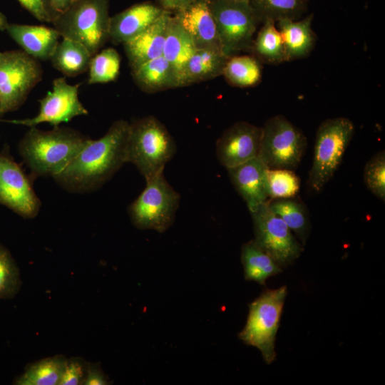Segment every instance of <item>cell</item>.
<instances>
[{"label": "cell", "mask_w": 385, "mask_h": 385, "mask_svg": "<svg viewBox=\"0 0 385 385\" xmlns=\"http://www.w3.org/2000/svg\"><path fill=\"white\" fill-rule=\"evenodd\" d=\"M130 123L115 121L106 134L87 143L78 155L53 178L65 190L77 193L95 190L126 163Z\"/></svg>", "instance_id": "6da1fadb"}, {"label": "cell", "mask_w": 385, "mask_h": 385, "mask_svg": "<svg viewBox=\"0 0 385 385\" xmlns=\"http://www.w3.org/2000/svg\"><path fill=\"white\" fill-rule=\"evenodd\" d=\"M78 0H42L44 10L51 23Z\"/></svg>", "instance_id": "d590c367"}, {"label": "cell", "mask_w": 385, "mask_h": 385, "mask_svg": "<svg viewBox=\"0 0 385 385\" xmlns=\"http://www.w3.org/2000/svg\"><path fill=\"white\" fill-rule=\"evenodd\" d=\"M165 11L150 1L132 5L111 16L109 41L115 45L124 43L148 29Z\"/></svg>", "instance_id": "2e32d148"}, {"label": "cell", "mask_w": 385, "mask_h": 385, "mask_svg": "<svg viewBox=\"0 0 385 385\" xmlns=\"http://www.w3.org/2000/svg\"><path fill=\"white\" fill-rule=\"evenodd\" d=\"M249 52L260 63L279 64L287 61L284 43L275 21L267 19L262 22Z\"/></svg>", "instance_id": "cb8c5ba5"}, {"label": "cell", "mask_w": 385, "mask_h": 385, "mask_svg": "<svg viewBox=\"0 0 385 385\" xmlns=\"http://www.w3.org/2000/svg\"><path fill=\"white\" fill-rule=\"evenodd\" d=\"M86 385H105L108 384V381L105 376L98 369L90 368L88 369L87 376L83 381Z\"/></svg>", "instance_id": "f35d334b"}, {"label": "cell", "mask_w": 385, "mask_h": 385, "mask_svg": "<svg viewBox=\"0 0 385 385\" xmlns=\"http://www.w3.org/2000/svg\"><path fill=\"white\" fill-rule=\"evenodd\" d=\"M85 380L83 366L77 359L67 360L59 385H78Z\"/></svg>", "instance_id": "e575fe53"}, {"label": "cell", "mask_w": 385, "mask_h": 385, "mask_svg": "<svg viewBox=\"0 0 385 385\" xmlns=\"http://www.w3.org/2000/svg\"><path fill=\"white\" fill-rule=\"evenodd\" d=\"M92 56L81 43L62 38L51 59L52 66L67 77H76L88 71Z\"/></svg>", "instance_id": "603a6c76"}, {"label": "cell", "mask_w": 385, "mask_h": 385, "mask_svg": "<svg viewBox=\"0 0 385 385\" xmlns=\"http://www.w3.org/2000/svg\"><path fill=\"white\" fill-rule=\"evenodd\" d=\"M241 260L245 279L256 282L262 285L265 284L269 277L282 271L275 260L254 240L242 245Z\"/></svg>", "instance_id": "484cf974"}, {"label": "cell", "mask_w": 385, "mask_h": 385, "mask_svg": "<svg viewBox=\"0 0 385 385\" xmlns=\"http://www.w3.org/2000/svg\"><path fill=\"white\" fill-rule=\"evenodd\" d=\"M287 287L264 291L249 305V314L239 338L257 348L267 364L276 358L275 338L287 296Z\"/></svg>", "instance_id": "8992f818"}, {"label": "cell", "mask_w": 385, "mask_h": 385, "mask_svg": "<svg viewBox=\"0 0 385 385\" xmlns=\"http://www.w3.org/2000/svg\"><path fill=\"white\" fill-rule=\"evenodd\" d=\"M195 0H156V4L164 10L174 12L184 8Z\"/></svg>", "instance_id": "74e56055"}, {"label": "cell", "mask_w": 385, "mask_h": 385, "mask_svg": "<svg viewBox=\"0 0 385 385\" xmlns=\"http://www.w3.org/2000/svg\"><path fill=\"white\" fill-rule=\"evenodd\" d=\"M228 58L222 51L197 48L181 73L179 86H188L222 76Z\"/></svg>", "instance_id": "44dd1931"}, {"label": "cell", "mask_w": 385, "mask_h": 385, "mask_svg": "<svg viewBox=\"0 0 385 385\" xmlns=\"http://www.w3.org/2000/svg\"><path fill=\"white\" fill-rule=\"evenodd\" d=\"M256 243L283 269L302 254V245L265 202L250 211Z\"/></svg>", "instance_id": "8fae6325"}, {"label": "cell", "mask_w": 385, "mask_h": 385, "mask_svg": "<svg viewBox=\"0 0 385 385\" xmlns=\"http://www.w3.org/2000/svg\"><path fill=\"white\" fill-rule=\"evenodd\" d=\"M20 284L19 268L10 252L0 244V299L14 297Z\"/></svg>", "instance_id": "d6a6232c"}, {"label": "cell", "mask_w": 385, "mask_h": 385, "mask_svg": "<svg viewBox=\"0 0 385 385\" xmlns=\"http://www.w3.org/2000/svg\"><path fill=\"white\" fill-rule=\"evenodd\" d=\"M175 152L174 139L165 125L155 116L130 123L126 163L133 164L145 180L163 173Z\"/></svg>", "instance_id": "3957f363"}, {"label": "cell", "mask_w": 385, "mask_h": 385, "mask_svg": "<svg viewBox=\"0 0 385 385\" xmlns=\"http://www.w3.org/2000/svg\"><path fill=\"white\" fill-rule=\"evenodd\" d=\"M180 200L163 172L146 180L144 190L128 207L129 215L136 227L163 232L173 223Z\"/></svg>", "instance_id": "ba28073f"}, {"label": "cell", "mask_w": 385, "mask_h": 385, "mask_svg": "<svg viewBox=\"0 0 385 385\" xmlns=\"http://www.w3.org/2000/svg\"><path fill=\"white\" fill-rule=\"evenodd\" d=\"M210 1H213V0H210ZM232 1H246V2L250 1V0H232Z\"/></svg>", "instance_id": "60d3db41"}, {"label": "cell", "mask_w": 385, "mask_h": 385, "mask_svg": "<svg viewBox=\"0 0 385 385\" xmlns=\"http://www.w3.org/2000/svg\"><path fill=\"white\" fill-rule=\"evenodd\" d=\"M267 166L259 157L227 168L230 179L250 211L268 200Z\"/></svg>", "instance_id": "e0dca14e"}, {"label": "cell", "mask_w": 385, "mask_h": 385, "mask_svg": "<svg viewBox=\"0 0 385 385\" xmlns=\"http://www.w3.org/2000/svg\"><path fill=\"white\" fill-rule=\"evenodd\" d=\"M354 132L347 118L337 117L324 120L316 133L312 165L307 183L319 192L339 168Z\"/></svg>", "instance_id": "5b68a950"}, {"label": "cell", "mask_w": 385, "mask_h": 385, "mask_svg": "<svg viewBox=\"0 0 385 385\" xmlns=\"http://www.w3.org/2000/svg\"><path fill=\"white\" fill-rule=\"evenodd\" d=\"M81 132L67 127L41 130L29 127L19 143L18 150L34 180L54 177L64 169L90 140Z\"/></svg>", "instance_id": "7a4b0ae2"}, {"label": "cell", "mask_w": 385, "mask_h": 385, "mask_svg": "<svg viewBox=\"0 0 385 385\" xmlns=\"http://www.w3.org/2000/svg\"><path fill=\"white\" fill-rule=\"evenodd\" d=\"M196 49L190 36L175 20L172 14L167 28L163 56L175 69L178 81L187 61Z\"/></svg>", "instance_id": "4316f807"}, {"label": "cell", "mask_w": 385, "mask_h": 385, "mask_svg": "<svg viewBox=\"0 0 385 385\" xmlns=\"http://www.w3.org/2000/svg\"><path fill=\"white\" fill-rule=\"evenodd\" d=\"M364 180L368 189L378 198L385 200L384 150L374 155L366 163Z\"/></svg>", "instance_id": "836d02e7"}, {"label": "cell", "mask_w": 385, "mask_h": 385, "mask_svg": "<svg viewBox=\"0 0 385 385\" xmlns=\"http://www.w3.org/2000/svg\"><path fill=\"white\" fill-rule=\"evenodd\" d=\"M173 16L190 36L197 48L222 51L209 0H195L173 12Z\"/></svg>", "instance_id": "9a60e30c"}, {"label": "cell", "mask_w": 385, "mask_h": 385, "mask_svg": "<svg viewBox=\"0 0 385 385\" xmlns=\"http://www.w3.org/2000/svg\"><path fill=\"white\" fill-rule=\"evenodd\" d=\"M249 3L261 23L267 19L297 20L307 7V0H250Z\"/></svg>", "instance_id": "f546056e"}, {"label": "cell", "mask_w": 385, "mask_h": 385, "mask_svg": "<svg viewBox=\"0 0 385 385\" xmlns=\"http://www.w3.org/2000/svg\"><path fill=\"white\" fill-rule=\"evenodd\" d=\"M6 31L21 50L39 61H50L61 37L55 28L44 25L9 23Z\"/></svg>", "instance_id": "ac0fdd59"}, {"label": "cell", "mask_w": 385, "mask_h": 385, "mask_svg": "<svg viewBox=\"0 0 385 385\" xmlns=\"http://www.w3.org/2000/svg\"><path fill=\"white\" fill-rule=\"evenodd\" d=\"M19 3L34 17L41 22H49L44 10L42 0H17Z\"/></svg>", "instance_id": "8d00e7d4"}, {"label": "cell", "mask_w": 385, "mask_h": 385, "mask_svg": "<svg viewBox=\"0 0 385 385\" xmlns=\"http://www.w3.org/2000/svg\"><path fill=\"white\" fill-rule=\"evenodd\" d=\"M210 4L224 53L230 57L250 51L258 26L262 24L250 3L213 0Z\"/></svg>", "instance_id": "9c48e42d"}, {"label": "cell", "mask_w": 385, "mask_h": 385, "mask_svg": "<svg viewBox=\"0 0 385 385\" xmlns=\"http://www.w3.org/2000/svg\"><path fill=\"white\" fill-rule=\"evenodd\" d=\"M172 14L166 11L148 29L123 43L130 70L163 56L167 28Z\"/></svg>", "instance_id": "d6986e66"}, {"label": "cell", "mask_w": 385, "mask_h": 385, "mask_svg": "<svg viewBox=\"0 0 385 385\" xmlns=\"http://www.w3.org/2000/svg\"><path fill=\"white\" fill-rule=\"evenodd\" d=\"M271 210L279 217L304 245L309 237L311 223L308 210L296 196L267 201Z\"/></svg>", "instance_id": "d4e9b609"}, {"label": "cell", "mask_w": 385, "mask_h": 385, "mask_svg": "<svg viewBox=\"0 0 385 385\" xmlns=\"http://www.w3.org/2000/svg\"><path fill=\"white\" fill-rule=\"evenodd\" d=\"M8 24L9 22L6 16L0 11V31H6Z\"/></svg>", "instance_id": "ab89813d"}, {"label": "cell", "mask_w": 385, "mask_h": 385, "mask_svg": "<svg viewBox=\"0 0 385 385\" xmlns=\"http://www.w3.org/2000/svg\"><path fill=\"white\" fill-rule=\"evenodd\" d=\"M109 0H78L51 24L61 38L78 41L93 56L109 41Z\"/></svg>", "instance_id": "277c9868"}, {"label": "cell", "mask_w": 385, "mask_h": 385, "mask_svg": "<svg viewBox=\"0 0 385 385\" xmlns=\"http://www.w3.org/2000/svg\"><path fill=\"white\" fill-rule=\"evenodd\" d=\"M262 71L261 63L252 55L237 54L227 58L222 76L232 86L245 88L257 86Z\"/></svg>", "instance_id": "83f0119b"}, {"label": "cell", "mask_w": 385, "mask_h": 385, "mask_svg": "<svg viewBox=\"0 0 385 385\" xmlns=\"http://www.w3.org/2000/svg\"><path fill=\"white\" fill-rule=\"evenodd\" d=\"M268 199L297 196L300 188L299 176L289 169H269L266 171Z\"/></svg>", "instance_id": "1f68e13d"}, {"label": "cell", "mask_w": 385, "mask_h": 385, "mask_svg": "<svg viewBox=\"0 0 385 385\" xmlns=\"http://www.w3.org/2000/svg\"><path fill=\"white\" fill-rule=\"evenodd\" d=\"M120 57L112 47L100 50L93 55L88 66V84L107 83L115 81L120 73Z\"/></svg>", "instance_id": "4dcf8cb0"}, {"label": "cell", "mask_w": 385, "mask_h": 385, "mask_svg": "<svg viewBox=\"0 0 385 385\" xmlns=\"http://www.w3.org/2000/svg\"><path fill=\"white\" fill-rule=\"evenodd\" d=\"M34 180L14 160L9 147L4 146L0 153V205L24 218L35 217L41 202L33 187Z\"/></svg>", "instance_id": "7c38bea8"}, {"label": "cell", "mask_w": 385, "mask_h": 385, "mask_svg": "<svg viewBox=\"0 0 385 385\" xmlns=\"http://www.w3.org/2000/svg\"><path fill=\"white\" fill-rule=\"evenodd\" d=\"M80 86L81 83L69 84L64 77L57 78L53 81L51 91L38 100L39 111L36 116L13 120L1 118L0 122L28 127L46 123L53 127H57L63 123L71 120L75 117L86 115L88 111L81 102L78 96Z\"/></svg>", "instance_id": "4fadbf2b"}, {"label": "cell", "mask_w": 385, "mask_h": 385, "mask_svg": "<svg viewBox=\"0 0 385 385\" xmlns=\"http://www.w3.org/2000/svg\"><path fill=\"white\" fill-rule=\"evenodd\" d=\"M67 360L57 356L29 366L15 381L18 385H59Z\"/></svg>", "instance_id": "f1b7e54d"}, {"label": "cell", "mask_w": 385, "mask_h": 385, "mask_svg": "<svg viewBox=\"0 0 385 385\" xmlns=\"http://www.w3.org/2000/svg\"><path fill=\"white\" fill-rule=\"evenodd\" d=\"M313 14L297 21L283 19L276 22L284 46L287 61L303 58L313 50L317 36L312 29Z\"/></svg>", "instance_id": "ffe728a7"}, {"label": "cell", "mask_w": 385, "mask_h": 385, "mask_svg": "<svg viewBox=\"0 0 385 385\" xmlns=\"http://www.w3.org/2000/svg\"><path fill=\"white\" fill-rule=\"evenodd\" d=\"M130 73L136 86L148 93L179 88L177 73L163 56L142 63Z\"/></svg>", "instance_id": "7402d4cb"}, {"label": "cell", "mask_w": 385, "mask_h": 385, "mask_svg": "<svg viewBox=\"0 0 385 385\" xmlns=\"http://www.w3.org/2000/svg\"><path fill=\"white\" fill-rule=\"evenodd\" d=\"M307 148L303 133L282 115L270 118L262 126L258 157L269 169L296 168Z\"/></svg>", "instance_id": "30bf717a"}, {"label": "cell", "mask_w": 385, "mask_h": 385, "mask_svg": "<svg viewBox=\"0 0 385 385\" xmlns=\"http://www.w3.org/2000/svg\"><path fill=\"white\" fill-rule=\"evenodd\" d=\"M262 127L239 121L227 128L216 142V155L220 164L230 168L258 157Z\"/></svg>", "instance_id": "5bb4252c"}, {"label": "cell", "mask_w": 385, "mask_h": 385, "mask_svg": "<svg viewBox=\"0 0 385 385\" xmlns=\"http://www.w3.org/2000/svg\"><path fill=\"white\" fill-rule=\"evenodd\" d=\"M43 75L40 61L23 50L0 51V119L26 102Z\"/></svg>", "instance_id": "52a82bcc"}]
</instances>
